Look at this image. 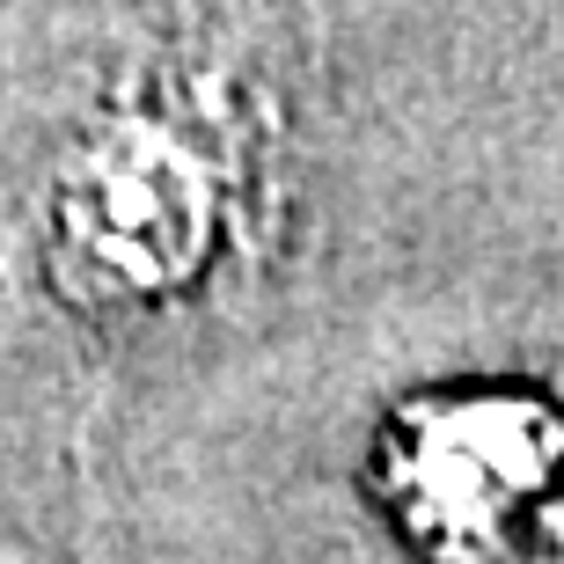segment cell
<instances>
[{
    "instance_id": "2",
    "label": "cell",
    "mask_w": 564,
    "mask_h": 564,
    "mask_svg": "<svg viewBox=\"0 0 564 564\" xmlns=\"http://www.w3.org/2000/svg\"><path fill=\"white\" fill-rule=\"evenodd\" d=\"M375 484L433 564H564V411L535 397L403 403Z\"/></svg>"
},
{
    "instance_id": "1",
    "label": "cell",
    "mask_w": 564,
    "mask_h": 564,
    "mask_svg": "<svg viewBox=\"0 0 564 564\" xmlns=\"http://www.w3.org/2000/svg\"><path fill=\"white\" fill-rule=\"evenodd\" d=\"M250 198L257 140L242 104L213 74H162L118 96L52 169V286L88 315L184 301L250 242Z\"/></svg>"
},
{
    "instance_id": "3",
    "label": "cell",
    "mask_w": 564,
    "mask_h": 564,
    "mask_svg": "<svg viewBox=\"0 0 564 564\" xmlns=\"http://www.w3.org/2000/svg\"><path fill=\"white\" fill-rule=\"evenodd\" d=\"M0 564H37V557H22V550H0Z\"/></svg>"
}]
</instances>
